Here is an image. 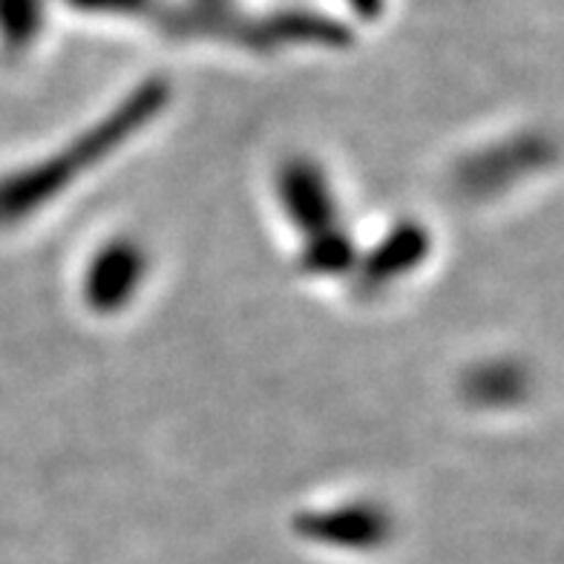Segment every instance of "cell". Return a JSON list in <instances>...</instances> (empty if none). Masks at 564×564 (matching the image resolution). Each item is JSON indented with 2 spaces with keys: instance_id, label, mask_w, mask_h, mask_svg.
Listing matches in <instances>:
<instances>
[{
  "instance_id": "7a4b0ae2",
  "label": "cell",
  "mask_w": 564,
  "mask_h": 564,
  "mask_svg": "<svg viewBox=\"0 0 564 564\" xmlns=\"http://www.w3.org/2000/svg\"><path fill=\"white\" fill-rule=\"evenodd\" d=\"M144 280V253L133 242L107 246L87 268L84 294L98 312H116Z\"/></svg>"
},
{
  "instance_id": "6da1fadb",
  "label": "cell",
  "mask_w": 564,
  "mask_h": 564,
  "mask_svg": "<svg viewBox=\"0 0 564 564\" xmlns=\"http://www.w3.org/2000/svg\"><path fill=\"white\" fill-rule=\"evenodd\" d=\"M148 107H153V101L148 105V98H144V101H135V105L124 107V110L112 112L105 124H98L93 133L82 135L78 144H69L64 156H53L55 162L41 164L32 176H26L30 182L21 185L23 194H26L21 208H26V202H35L32 208H41V202H46L50 196L61 194L64 187H69V178L78 176V173L93 171L101 162V156L112 153L127 139L124 133L135 130L141 121L148 119Z\"/></svg>"
}]
</instances>
